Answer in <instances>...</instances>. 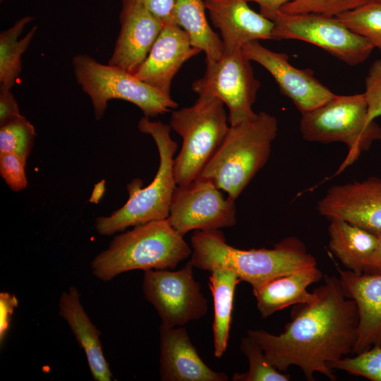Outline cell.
Listing matches in <instances>:
<instances>
[{
    "instance_id": "ac0fdd59",
    "label": "cell",
    "mask_w": 381,
    "mask_h": 381,
    "mask_svg": "<svg viewBox=\"0 0 381 381\" xmlns=\"http://www.w3.org/2000/svg\"><path fill=\"white\" fill-rule=\"evenodd\" d=\"M159 373L163 381H227L223 372L210 368L193 346L186 328L159 327Z\"/></svg>"
},
{
    "instance_id": "8fae6325",
    "label": "cell",
    "mask_w": 381,
    "mask_h": 381,
    "mask_svg": "<svg viewBox=\"0 0 381 381\" xmlns=\"http://www.w3.org/2000/svg\"><path fill=\"white\" fill-rule=\"evenodd\" d=\"M193 267L189 261L176 271L164 269L144 272V296L155 308L162 323L180 327L207 313V300L193 277Z\"/></svg>"
},
{
    "instance_id": "d590c367",
    "label": "cell",
    "mask_w": 381,
    "mask_h": 381,
    "mask_svg": "<svg viewBox=\"0 0 381 381\" xmlns=\"http://www.w3.org/2000/svg\"><path fill=\"white\" fill-rule=\"evenodd\" d=\"M248 1H254L260 6V13L266 16L269 14L275 13L286 3L292 0H246Z\"/></svg>"
},
{
    "instance_id": "ab89813d",
    "label": "cell",
    "mask_w": 381,
    "mask_h": 381,
    "mask_svg": "<svg viewBox=\"0 0 381 381\" xmlns=\"http://www.w3.org/2000/svg\"><path fill=\"white\" fill-rule=\"evenodd\" d=\"M375 1H381V0H375Z\"/></svg>"
},
{
    "instance_id": "5b68a950",
    "label": "cell",
    "mask_w": 381,
    "mask_h": 381,
    "mask_svg": "<svg viewBox=\"0 0 381 381\" xmlns=\"http://www.w3.org/2000/svg\"><path fill=\"white\" fill-rule=\"evenodd\" d=\"M138 128L141 133L151 135L156 143L159 156L158 170L152 182L144 188L140 179L132 180L126 186L128 193L126 202L109 216L96 219L95 229L100 235H113L128 227L169 217L177 186L173 169L177 144L170 136L169 125L144 116L140 119Z\"/></svg>"
},
{
    "instance_id": "6da1fadb",
    "label": "cell",
    "mask_w": 381,
    "mask_h": 381,
    "mask_svg": "<svg viewBox=\"0 0 381 381\" xmlns=\"http://www.w3.org/2000/svg\"><path fill=\"white\" fill-rule=\"evenodd\" d=\"M323 279L324 284L314 289V301L295 305L282 333L248 331L274 368L284 373L291 365L298 366L308 381L315 380L316 373L335 381L328 363L352 353L358 338L356 303L345 295L339 277Z\"/></svg>"
},
{
    "instance_id": "4316f807",
    "label": "cell",
    "mask_w": 381,
    "mask_h": 381,
    "mask_svg": "<svg viewBox=\"0 0 381 381\" xmlns=\"http://www.w3.org/2000/svg\"><path fill=\"white\" fill-rule=\"evenodd\" d=\"M241 351L247 357L249 369L246 373H236L234 381H289L291 376L274 368L267 359L262 349L250 337H242Z\"/></svg>"
},
{
    "instance_id": "ba28073f",
    "label": "cell",
    "mask_w": 381,
    "mask_h": 381,
    "mask_svg": "<svg viewBox=\"0 0 381 381\" xmlns=\"http://www.w3.org/2000/svg\"><path fill=\"white\" fill-rule=\"evenodd\" d=\"M75 78L91 100L96 120L105 114L111 99H121L137 106L147 118L176 109L178 104L166 95L116 66L104 65L87 54L72 60Z\"/></svg>"
},
{
    "instance_id": "9c48e42d",
    "label": "cell",
    "mask_w": 381,
    "mask_h": 381,
    "mask_svg": "<svg viewBox=\"0 0 381 381\" xmlns=\"http://www.w3.org/2000/svg\"><path fill=\"white\" fill-rule=\"evenodd\" d=\"M274 23L273 40H297L316 45L349 66L365 61L374 49L336 16L315 13H284L266 16Z\"/></svg>"
},
{
    "instance_id": "3957f363",
    "label": "cell",
    "mask_w": 381,
    "mask_h": 381,
    "mask_svg": "<svg viewBox=\"0 0 381 381\" xmlns=\"http://www.w3.org/2000/svg\"><path fill=\"white\" fill-rule=\"evenodd\" d=\"M192 249L167 219L133 226L114 237L92 260V274L102 282L135 270L173 269L192 254Z\"/></svg>"
},
{
    "instance_id": "83f0119b",
    "label": "cell",
    "mask_w": 381,
    "mask_h": 381,
    "mask_svg": "<svg viewBox=\"0 0 381 381\" xmlns=\"http://www.w3.org/2000/svg\"><path fill=\"white\" fill-rule=\"evenodd\" d=\"M35 136L33 125L22 116L0 126V153H14L26 162Z\"/></svg>"
},
{
    "instance_id": "f546056e",
    "label": "cell",
    "mask_w": 381,
    "mask_h": 381,
    "mask_svg": "<svg viewBox=\"0 0 381 381\" xmlns=\"http://www.w3.org/2000/svg\"><path fill=\"white\" fill-rule=\"evenodd\" d=\"M369 0H292L281 8L284 13H315L336 16L357 8Z\"/></svg>"
},
{
    "instance_id": "74e56055",
    "label": "cell",
    "mask_w": 381,
    "mask_h": 381,
    "mask_svg": "<svg viewBox=\"0 0 381 381\" xmlns=\"http://www.w3.org/2000/svg\"><path fill=\"white\" fill-rule=\"evenodd\" d=\"M103 183L104 181H102L101 183L95 186L92 192V197L90 200V202L96 203L100 199L104 190V186Z\"/></svg>"
},
{
    "instance_id": "9a60e30c",
    "label": "cell",
    "mask_w": 381,
    "mask_h": 381,
    "mask_svg": "<svg viewBox=\"0 0 381 381\" xmlns=\"http://www.w3.org/2000/svg\"><path fill=\"white\" fill-rule=\"evenodd\" d=\"M120 32L108 64L134 74L147 56L164 23L135 0H121Z\"/></svg>"
},
{
    "instance_id": "f35d334b",
    "label": "cell",
    "mask_w": 381,
    "mask_h": 381,
    "mask_svg": "<svg viewBox=\"0 0 381 381\" xmlns=\"http://www.w3.org/2000/svg\"><path fill=\"white\" fill-rule=\"evenodd\" d=\"M3 1H4V0H0L1 2H2Z\"/></svg>"
},
{
    "instance_id": "5bb4252c",
    "label": "cell",
    "mask_w": 381,
    "mask_h": 381,
    "mask_svg": "<svg viewBox=\"0 0 381 381\" xmlns=\"http://www.w3.org/2000/svg\"><path fill=\"white\" fill-rule=\"evenodd\" d=\"M317 209L329 220L342 219L372 233L380 232L381 179L334 186L318 201Z\"/></svg>"
},
{
    "instance_id": "cb8c5ba5",
    "label": "cell",
    "mask_w": 381,
    "mask_h": 381,
    "mask_svg": "<svg viewBox=\"0 0 381 381\" xmlns=\"http://www.w3.org/2000/svg\"><path fill=\"white\" fill-rule=\"evenodd\" d=\"M205 11L203 0H175V20L188 34L192 46L203 51L206 59L217 61L223 57V44L210 28Z\"/></svg>"
},
{
    "instance_id": "484cf974",
    "label": "cell",
    "mask_w": 381,
    "mask_h": 381,
    "mask_svg": "<svg viewBox=\"0 0 381 381\" xmlns=\"http://www.w3.org/2000/svg\"><path fill=\"white\" fill-rule=\"evenodd\" d=\"M348 28L381 51V1L365 4L336 16Z\"/></svg>"
},
{
    "instance_id": "52a82bcc",
    "label": "cell",
    "mask_w": 381,
    "mask_h": 381,
    "mask_svg": "<svg viewBox=\"0 0 381 381\" xmlns=\"http://www.w3.org/2000/svg\"><path fill=\"white\" fill-rule=\"evenodd\" d=\"M224 105L218 97L200 95L193 105L171 112L169 126L183 140L174 159L177 186L195 181L225 138L230 126Z\"/></svg>"
},
{
    "instance_id": "4fadbf2b",
    "label": "cell",
    "mask_w": 381,
    "mask_h": 381,
    "mask_svg": "<svg viewBox=\"0 0 381 381\" xmlns=\"http://www.w3.org/2000/svg\"><path fill=\"white\" fill-rule=\"evenodd\" d=\"M241 50L250 61L259 64L272 75L281 92L292 101L301 114L336 95L314 77L311 70L291 64L285 53L272 51L258 41L246 43Z\"/></svg>"
},
{
    "instance_id": "8992f818",
    "label": "cell",
    "mask_w": 381,
    "mask_h": 381,
    "mask_svg": "<svg viewBox=\"0 0 381 381\" xmlns=\"http://www.w3.org/2000/svg\"><path fill=\"white\" fill-rule=\"evenodd\" d=\"M300 131L307 141L346 144L348 153L336 174L381 140V127L368 119L364 93L336 95L320 107L302 114Z\"/></svg>"
},
{
    "instance_id": "f1b7e54d",
    "label": "cell",
    "mask_w": 381,
    "mask_h": 381,
    "mask_svg": "<svg viewBox=\"0 0 381 381\" xmlns=\"http://www.w3.org/2000/svg\"><path fill=\"white\" fill-rule=\"evenodd\" d=\"M328 366L370 381H381V346H375L355 354L330 362Z\"/></svg>"
},
{
    "instance_id": "1f68e13d",
    "label": "cell",
    "mask_w": 381,
    "mask_h": 381,
    "mask_svg": "<svg viewBox=\"0 0 381 381\" xmlns=\"http://www.w3.org/2000/svg\"><path fill=\"white\" fill-rule=\"evenodd\" d=\"M365 83L363 93L368 104V117L373 121L381 116V59L371 64Z\"/></svg>"
},
{
    "instance_id": "e0dca14e",
    "label": "cell",
    "mask_w": 381,
    "mask_h": 381,
    "mask_svg": "<svg viewBox=\"0 0 381 381\" xmlns=\"http://www.w3.org/2000/svg\"><path fill=\"white\" fill-rule=\"evenodd\" d=\"M213 25L220 30L224 55L252 41L273 40L274 23L252 10L246 0H203Z\"/></svg>"
},
{
    "instance_id": "30bf717a",
    "label": "cell",
    "mask_w": 381,
    "mask_h": 381,
    "mask_svg": "<svg viewBox=\"0 0 381 381\" xmlns=\"http://www.w3.org/2000/svg\"><path fill=\"white\" fill-rule=\"evenodd\" d=\"M205 73L193 83V91L220 99L229 109V126L254 119L252 106L260 83L242 50L217 61L205 59Z\"/></svg>"
},
{
    "instance_id": "d6986e66",
    "label": "cell",
    "mask_w": 381,
    "mask_h": 381,
    "mask_svg": "<svg viewBox=\"0 0 381 381\" xmlns=\"http://www.w3.org/2000/svg\"><path fill=\"white\" fill-rule=\"evenodd\" d=\"M337 270L345 295L358 308V338L352 354L381 346V274H356L338 266Z\"/></svg>"
},
{
    "instance_id": "d4e9b609",
    "label": "cell",
    "mask_w": 381,
    "mask_h": 381,
    "mask_svg": "<svg viewBox=\"0 0 381 381\" xmlns=\"http://www.w3.org/2000/svg\"><path fill=\"white\" fill-rule=\"evenodd\" d=\"M34 20L30 16H24L0 34V87L11 90L22 71L21 56L27 50L37 30L34 26L18 40L25 26Z\"/></svg>"
},
{
    "instance_id": "44dd1931",
    "label": "cell",
    "mask_w": 381,
    "mask_h": 381,
    "mask_svg": "<svg viewBox=\"0 0 381 381\" xmlns=\"http://www.w3.org/2000/svg\"><path fill=\"white\" fill-rule=\"evenodd\" d=\"M323 276L321 270L314 266L278 277L253 290L262 318H267L291 306L314 301L317 293L315 290L308 292L307 287Z\"/></svg>"
},
{
    "instance_id": "4dcf8cb0",
    "label": "cell",
    "mask_w": 381,
    "mask_h": 381,
    "mask_svg": "<svg viewBox=\"0 0 381 381\" xmlns=\"http://www.w3.org/2000/svg\"><path fill=\"white\" fill-rule=\"evenodd\" d=\"M26 162L14 153H0V174L13 191L24 190L28 185Z\"/></svg>"
},
{
    "instance_id": "2e32d148",
    "label": "cell",
    "mask_w": 381,
    "mask_h": 381,
    "mask_svg": "<svg viewBox=\"0 0 381 381\" xmlns=\"http://www.w3.org/2000/svg\"><path fill=\"white\" fill-rule=\"evenodd\" d=\"M200 52L192 46L188 34L176 23L164 24L147 56L133 75L170 95L172 79L181 66Z\"/></svg>"
},
{
    "instance_id": "7c38bea8",
    "label": "cell",
    "mask_w": 381,
    "mask_h": 381,
    "mask_svg": "<svg viewBox=\"0 0 381 381\" xmlns=\"http://www.w3.org/2000/svg\"><path fill=\"white\" fill-rule=\"evenodd\" d=\"M167 219L183 236L192 230L231 227L236 223L235 201L224 198L210 181L195 179L176 186Z\"/></svg>"
},
{
    "instance_id": "8d00e7d4",
    "label": "cell",
    "mask_w": 381,
    "mask_h": 381,
    "mask_svg": "<svg viewBox=\"0 0 381 381\" xmlns=\"http://www.w3.org/2000/svg\"><path fill=\"white\" fill-rule=\"evenodd\" d=\"M377 243L370 264L363 274H381V231L375 234Z\"/></svg>"
},
{
    "instance_id": "836d02e7",
    "label": "cell",
    "mask_w": 381,
    "mask_h": 381,
    "mask_svg": "<svg viewBox=\"0 0 381 381\" xmlns=\"http://www.w3.org/2000/svg\"><path fill=\"white\" fill-rule=\"evenodd\" d=\"M22 116L11 90L0 87V126Z\"/></svg>"
},
{
    "instance_id": "d6a6232c",
    "label": "cell",
    "mask_w": 381,
    "mask_h": 381,
    "mask_svg": "<svg viewBox=\"0 0 381 381\" xmlns=\"http://www.w3.org/2000/svg\"><path fill=\"white\" fill-rule=\"evenodd\" d=\"M18 301L15 294L0 293V344L4 343L10 327L11 318Z\"/></svg>"
},
{
    "instance_id": "e575fe53",
    "label": "cell",
    "mask_w": 381,
    "mask_h": 381,
    "mask_svg": "<svg viewBox=\"0 0 381 381\" xmlns=\"http://www.w3.org/2000/svg\"><path fill=\"white\" fill-rule=\"evenodd\" d=\"M145 6L164 24L176 22L174 18L175 0H135Z\"/></svg>"
},
{
    "instance_id": "603a6c76",
    "label": "cell",
    "mask_w": 381,
    "mask_h": 381,
    "mask_svg": "<svg viewBox=\"0 0 381 381\" xmlns=\"http://www.w3.org/2000/svg\"><path fill=\"white\" fill-rule=\"evenodd\" d=\"M210 272L208 285L214 310L212 324L214 356L221 358L228 344L236 287L241 280L229 269L215 267Z\"/></svg>"
},
{
    "instance_id": "ffe728a7",
    "label": "cell",
    "mask_w": 381,
    "mask_h": 381,
    "mask_svg": "<svg viewBox=\"0 0 381 381\" xmlns=\"http://www.w3.org/2000/svg\"><path fill=\"white\" fill-rule=\"evenodd\" d=\"M80 298L79 291L75 286L63 291L59 300V315L66 321L84 351L92 379L111 381L113 375L103 353L101 332L90 319Z\"/></svg>"
},
{
    "instance_id": "7a4b0ae2",
    "label": "cell",
    "mask_w": 381,
    "mask_h": 381,
    "mask_svg": "<svg viewBox=\"0 0 381 381\" xmlns=\"http://www.w3.org/2000/svg\"><path fill=\"white\" fill-rule=\"evenodd\" d=\"M190 262L210 271L215 267L236 272L256 289L278 277L317 266L314 256L297 237H286L270 249H239L229 245L219 230L195 231L190 238Z\"/></svg>"
},
{
    "instance_id": "7402d4cb",
    "label": "cell",
    "mask_w": 381,
    "mask_h": 381,
    "mask_svg": "<svg viewBox=\"0 0 381 381\" xmlns=\"http://www.w3.org/2000/svg\"><path fill=\"white\" fill-rule=\"evenodd\" d=\"M328 234L329 250L341 263L356 274H363L375 251L377 235L338 219L330 220Z\"/></svg>"
},
{
    "instance_id": "277c9868",
    "label": "cell",
    "mask_w": 381,
    "mask_h": 381,
    "mask_svg": "<svg viewBox=\"0 0 381 381\" xmlns=\"http://www.w3.org/2000/svg\"><path fill=\"white\" fill-rule=\"evenodd\" d=\"M278 131L277 119L260 111L229 131L196 179L208 181L235 201L267 163Z\"/></svg>"
}]
</instances>
